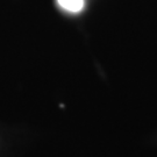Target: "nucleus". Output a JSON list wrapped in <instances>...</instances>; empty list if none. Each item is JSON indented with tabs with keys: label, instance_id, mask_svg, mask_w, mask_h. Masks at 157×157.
I'll return each instance as SVG.
<instances>
[{
	"label": "nucleus",
	"instance_id": "f257e3e1",
	"mask_svg": "<svg viewBox=\"0 0 157 157\" xmlns=\"http://www.w3.org/2000/svg\"><path fill=\"white\" fill-rule=\"evenodd\" d=\"M63 10L71 13H78L84 8V0H57Z\"/></svg>",
	"mask_w": 157,
	"mask_h": 157
}]
</instances>
